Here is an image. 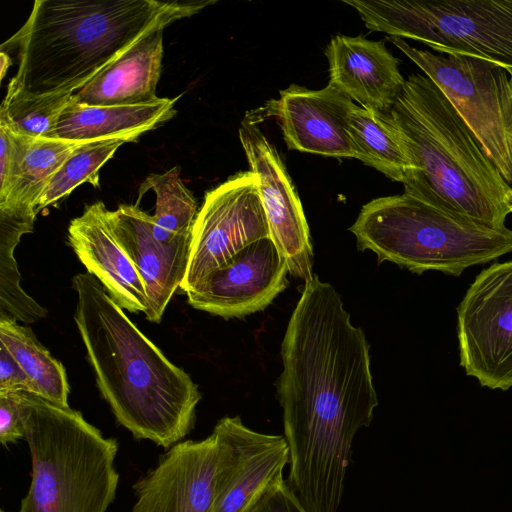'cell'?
<instances>
[{
  "mask_svg": "<svg viewBox=\"0 0 512 512\" xmlns=\"http://www.w3.org/2000/svg\"><path fill=\"white\" fill-rule=\"evenodd\" d=\"M329 85L340 90L360 107L387 114L400 96L406 80L399 70V59L384 41L335 35L326 47Z\"/></svg>",
  "mask_w": 512,
  "mask_h": 512,
  "instance_id": "cell-17",
  "label": "cell"
},
{
  "mask_svg": "<svg viewBox=\"0 0 512 512\" xmlns=\"http://www.w3.org/2000/svg\"><path fill=\"white\" fill-rule=\"evenodd\" d=\"M215 0H37L21 29L10 83L34 94L75 93L140 39Z\"/></svg>",
  "mask_w": 512,
  "mask_h": 512,
  "instance_id": "cell-3",
  "label": "cell"
},
{
  "mask_svg": "<svg viewBox=\"0 0 512 512\" xmlns=\"http://www.w3.org/2000/svg\"><path fill=\"white\" fill-rule=\"evenodd\" d=\"M103 202L86 205L73 218L67 230V242L87 273L96 277L108 294L132 313L149 308L141 276L115 237Z\"/></svg>",
  "mask_w": 512,
  "mask_h": 512,
  "instance_id": "cell-18",
  "label": "cell"
},
{
  "mask_svg": "<svg viewBox=\"0 0 512 512\" xmlns=\"http://www.w3.org/2000/svg\"><path fill=\"white\" fill-rule=\"evenodd\" d=\"M0 344L26 372L38 396L59 406H69L70 387L63 364L37 340L28 326L0 314Z\"/></svg>",
  "mask_w": 512,
  "mask_h": 512,
  "instance_id": "cell-22",
  "label": "cell"
},
{
  "mask_svg": "<svg viewBox=\"0 0 512 512\" xmlns=\"http://www.w3.org/2000/svg\"><path fill=\"white\" fill-rule=\"evenodd\" d=\"M216 457L213 434L178 442L134 484L132 512H211Z\"/></svg>",
  "mask_w": 512,
  "mask_h": 512,
  "instance_id": "cell-14",
  "label": "cell"
},
{
  "mask_svg": "<svg viewBox=\"0 0 512 512\" xmlns=\"http://www.w3.org/2000/svg\"><path fill=\"white\" fill-rule=\"evenodd\" d=\"M32 139L0 122V204L8 201L15 190Z\"/></svg>",
  "mask_w": 512,
  "mask_h": 512,
  "instance_id": "cell-28",
  "label": "cell"
},
{
  "mask_svg": "<svg viewBox=\"0 0 512 512\" xmlns=\"http://www.w3.org/2000/svg\"><path fill=\"white\" fill-rule=\"evenodd\" d=\"M366 28L512 70V0H342Z\"/></svg>",
  "mask_w": 512,
  "mask_h": 512,
  "instance_id": "cell-7",
  "label": "cell"
},
{
  "mask_svg": "<svg viewBox=\"0 0 512 512\" xmlns=\"http://www.w3.org/2000/svg\"><path fill=\"white\" fill-rule=\"evenodd\" d=\"M239 139L250 170L259 179V194L269 236L283 257L288 272L305 283L314 276L309 226L300 198L276 148L248 114L239 128Z\"/></svg>",
  "mask_w": 512,
  "mask_h": 512,
  "instance_id": "cell-12",
  "label": "cell"
},
{
  "mask_svg": "<svg viewBox=\"0 0 512 512\" xmlns=\"http://www.w3.org/2000/svg\"><path fill=\"white\" fill-rule=\"evenodd\" d=\"M34 220L0 215V314L25 324L47 315V310L21 288V275L13 255L21 236L33 232Z\"/></svg>",
  "mask_w": 512,
  "mask_h": 512,
  "instance_id": "cell-25",
  "label": "cell"
},
{
  "mask_svg": "<svg viewBox=\"0 0 512 512\" xmlns=\"http://www.w3.org/2000/svg\"><path fill=\"white\" fill-rule=\"evenodd\" d=\"M178 98H158L138 105L90 106L72 102L61 114L48 139L67 141H95L138 137L176 114Z\"/></svg>",
  "mask_w": 512,
  "mask_h": 512,
  "instance_id": "cell-20",
  "label": "cell"
},
{
  "mask_svg": "<svg viewBox=\"0 0 512 512\" xmlns=\"http://www.w3.org/2000/svg\"><path fill=\"white\" fill-rule=\"evenodd\" d=\"M0 512H6V511H4V510H1Z\"/></svg>",
  "mask_w": 512,
  "mask_h": 512,
  "instance_id": "cell-34",
  "label": "cell"
},
{
  "mask_svg": "<svg viewBox=\"0 0 512 512\" xmlns=\"http://www.w3.org/2000/svg\"><path fill=\"white\" fill-rule=\"evenodd\" d=\"M153 190L156 195L152 232L155 239L170 244L180 238H190L198 205L192 192L180 178L179 167L149 175L139 187L138 206L143 194Z\"/></svg>",
  "mask_w": 512,
  "mask_h": 512,
  "instance_id": "cell-24",
  "label": "cell"
},
{
  "mask_svg": "<svg viewBox=\"0 0 512 512\" xmlns=\"http://www.w3.org/2000/svg\"><path fill=\"white\" fill-rule=\"evenodd\" d=\"M107 217L115 237L144 283L149 303L146 319L160 323L184 279L190 238H180L170 244L157 241L152 232V216L137 205H119L114 211L108 210Z\"/></svg>",
  "mask_w": 512,
  "mask_h": 512,
  "instance_id": "cell-16",
  "label": "cell"
},
{
  "mask_svg": "<svg viewBox=\"0 0 512 512\" xmlns=\"http://www.w3.org/2000/svg\"><path fill=\"white\" fill-rule=\"evenodd\" d=\"M388 117L414 166L403 183L404 193L485 227H506L512 213V186L429 77L411 74Z\"/></svg>",
  "mask_w": 512,
  "mask_h": 512,
  "instance_id": "cell-4",
  "label": "cell"
},
{
  "mask_svg": "<svg viewBox=\"0 0 512 512\" xmlns=\"http://www.w3.org/2000/svg\"><path fill=\"white\" fill-rule=\"evenodd\" d=\"M17 394L32 463L18 512H106L119 483L116 439L104 437L69 406Z\"/></svg>",
  "mask_w": 512,
  "mask_h": 512,
  "instance_id": "cell-5",
  "label": "cell"
},
{
  "mask_svg": "<svg viewBox=\"0 0 512 512\" xmlns=\"http://www.w3.org/2000/svg\"><path fill=\"white\" fill-rule=\"evenodd\" d=\"M28 392L37 395L36 388L11 353L0 344V394Z\"/></svg>",
  "mask_w": 512,
  "mask_h": 512,
  "instance_id": "cell-30",
  "label": "cell"
},
{
  "mask_svg": "<svg viewBox=\"0 0 512 512\" xmlns=\"http://www.w3.org/2000/svg\"><path fill=\"white\" fill-rule=\"evenodd\" d=\"M266 237H270L269 228L257 175L251 170L232 175L205 194L193 224L180 289L186 293L245 247Z\"/></svg>",
  "mask_w": 512,
  "mask_h": 512,
  "instance_id": "cell-10",
  "label": "cell"
},
{
  "mask_svg": "<svg viewBox=\"0 0 512 512\" xmlns=\"http://www.w3.org/2000/svg\"><path fill=\"white\" fill-rule=\"evenodd\" d=\"M0 63H1V80H2L6 74L7 69L11 65L10 57L4 52H1V54H0Z\"/></svg>",
  "mask_w": 512,
  "mask_h": 512,
  "instance_id": "cell-32",
  "label": "cell"
},
{
  "mask_svg": "<svg viewBox=\"0 0 512 512\" xmlns=\"http://www.w3.org/2000/svg\"><path fill=\"white\" fill-rule=\"evenodd\" d=\"M460 365L481 386L512 387V260L482 270L457 308Z\"/></svg>",
  "mask_w": 512,
  "mask_h": 512,
  "instance_id": "cell-9",
  "label": "cell"
},
{
  "mask_svg": "<svg viewBox=\"0 0 512 512\" xmlns=\"http://www.w3.org/2000/svg\"><path fill=\"white\" fill-rule=\"evenodd\" d=\"M125 139L87 141L76 149L55 173L39 198L35 212L54 204L82 183L99 186V170L113 157Z\"/></svg>",
  "mask_w": 512,
  "mask_h": 512,
  "instance_id": "cell-27",
  "label": "cell"
},
{
  "mask_svg": "<svg viewBox=\"0 0 512 512\" xmlns=\"http://www.w3.org/2000/svg\"><path fill=\"white\" fill-rule=\"evenodd\" d=\"M444 93L505 181L512 184V91L507 70L465 55L434 54L387 38Z\"/></svg>",
  "mask_w": 512,
  "mask_h": 512,
  "instance_id": "cell-8",
  "label": "cell"
},
{
  "mask_svg": "<svg viewBox=\"0 0 512 512\" xmlns=\"http://www.w3.org/2000/svg\"><path fill=\"white\" fill-rule=\"evenodd\" d=\"M74 93L34 94L12 83L0 109V122L14 132L32 138H46Z\"/></svg>",
  "mask_w": 512,
  "mask_h": 512,
  "instance_id": "cell-26",
  "label": "cell"
},
{
  "mask_svg": "<svg viewBox=\"0 0 512 512\" xmlns=\"http://www.w3.org/2000/svg\"><path fill=\"white\" fill-rule=\"evenodd\" d=\"M24 439L18 394H0V442L3 446Z\"/></svg>",
  "mask_w": 512,
  "mask_h": 512,
  "instance_id": "cell-31",
  "label": "cell"
},
{
  "mask_svg": "<svg viewBox=\"0 0 512 512\" xmlns=\"http://www.w3.org/2000/svg\"><path fill=\"white\" fill-rule=\"evenodd\" d=\"M87 141L33 138L23 160L15 190L0 204V214L36 216V204L68 157Z\"/></svg>",
  "mask_w": 512,
  "mask_h": 512,
  "instance_id": "cell-23",
  "label": "cell"
},
{
  "mask_svg": "<svg viewBox=\"0 0 512 512\" xmlns=\"http://www.w3.org/2000/svg\"><path fill=\"white\" fill-rule=\"evenodd\" d=\"M163 58V29L140 39L73 94L90 106L138 105L156 101Z\"/></svg>",
  "mask_w": 512,
  "mask_h": 512,
  "instance_id": "cell-19",
  "label": "cell"
},
{
  "mask_svg": "<svg viewBox=\"0 0 512 512\" xmlns=\"http://www.w3.org/2000/svg\"><path fill=\"white\" fill-rule=\"evenodd\" d=\"M74 321L101 396L137 439L171 448L194 427L201 393L89 273L72 278Z\"/></svg>",
  "mask_w": 512,
  "mask_h": 512,
  "instance_id": "cell-2",
  "label": "cell"
},
{
  "mask_svg": "<svg viewBox=\"0 0 512 512\" xmlns=\"http://www.w3.org/2000/svg\"><path fill=\"white\" fill-rule=\"evenodd\" d=\"M217 446L211 512H251L283 478L289 447L282 435L256 432L225 416L212 432Z\"/></svg>",
  "mask_w": 512,
  "mask_h": 512,
  "instance_id": "cell-11",
  "label": "cell"
},
{
  "mask_svg": "<svg viewBox=\"0 0 512 512\" xmlns=\"http://www.w3.org/2000/svg\"><path fill=\"white\" fill-rule=\"evenodd\" d=\"M289 149L334 157H356L349 120L356 104L331 85L311 90L292 84L268 103Z\"/></svg>",
  "mask_w": 512,
  "mask_h": 512,
  "instance_id": "cell-15",
  "label": "cell"
},
{
  "mask_svg": "<svg viewBox=\"0 0 512 512\" xmlns=\"http://www.w3.org/2000/svg\"><path fill=\"white\" fill-rule=\"evenodd\" d=\"M288 267L270 237L253 242L186 292L195 309L225 319L264 310L288 286Z\"/></svg>",
  "mask_w": 512,
  "mask_h": 512,
  "instance_id": "cell-13",
  "label": "cell"
},
{
  "mask_svg": "<svg viewBox=\"0 0 512 512\" xmlns=\"http://www.w3.org/2000/svg\"><path fill=\"white\" fill-rule=\"evenodd\" d=\"M349 131L356 159L402 184L412 175V160L388 113L377 114L356 105Z\"/></svg>",
  "mask_w": 512,
  "mask_h": 512,
  "instance_id": "cell-21",
  "label": "cell"
},
{
  "mask_svg": "<svg viewBox=\"0 0 512 512\" xmlns=\"http://www.w3.org/2000/svg\"><path fill=\"white\" fill-rule=\"evenodd\" d=\"M251 512H308L299 497L282 478L275 483Z\"/></svg>",
  "mask_w": 512,
  "mask_h": 512,
  "instance_id": "cell-29",
  "label": "cell"
},
{
  "mask_svg": "<svg viewBox=\"0 0 512 512\" xmlns=\"http://www.w3.org/2000/svg\"><path fill=\"white\" fill-rule=\"evenodd\" d=\"M369 349L335 288L305 283L281 344L277 395L287 482L308 512H339L352 442L378 405Z\"/></svg>",
  "mask_w": 512,
  "mask_h": 512,
  "instance_id": "cell-1",
  "label": "cell"
},
{
  "mask_svg": "<svg viewBox=\"0 0 512 512\" xmlns=\"http://www.w3.org/2000/svg\"><path fill=\"white\" fill-rule=\"evenodd\" d=\"M349 230L360 250L417 274L459 276L512 252V229L485 227L407 193L371 200Z\"/></svg>",
  "mask_w": 512,
  "mask_h": 512,
  "instance_id": "cell-6",
  "label": "cell"
},
{
  "mask_svg": "<svg viewBox=\"0 0 512 512\" xmlns=\"http://www.w3.org/2000/svg\"><path fill=\"white\" fill-rule=\"evenodd\" d=\"M507 72L509 74V83H510V88H511V91H512V70H508Z\"/></svg>",
  "mask_w": 512,
  "mask_h": 512,
  "instance_id": "cell-33",
  "label": "cell"
}]
</instances>
